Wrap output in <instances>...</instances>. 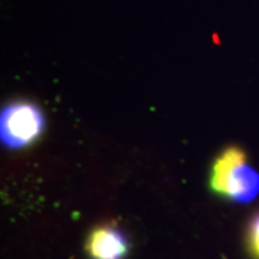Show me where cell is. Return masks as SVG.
<instances>
[{
  "label": "cell",
  "instance_id": "277c9868",
  "mask_svg": "<svg viewBox=\"0 0 259 259\" xmlns=\"http://www.w3.org/2000/svg\"><path fill=\"white\" fill-rule=\"evenodd\" d=\"M248 248L250 255L255 259H259V213L250 221L248 229Z\"/></svg>",
  "mask_w": 259,
  "mask_h": 259
},
{
  "label": "cell",
  "instance_id": "3957f363",
  "mask_svg": "<svg viewBox=\"0 0 259 259\" xmlns=\"http://www.w3.org/2000/svg\"><path fill=\"white\" fill-rule=\"evenodd\" d=\"M128 248L125 233L111 225L98 226L87 241V252L91 259H124Z\"/></svg>",
  "mask_w": 259,
  "mask_h": 259
},
{
  "label": "cell",
  "instance_id": "6da1fadb",
  "mask_svg": "<svg viewBox=\"0 0 259 259\" xmlns=\"http://www.w3.org/2000/svg\"><path fill=\"white\" fill-rule=\"evenodd\" d=\"M210 186L216 193L248 203L259 193V175L246 163V154L241 148L229 147L213 164Z\"/></svg>",
  "mask_w": 259,
  "mask_h": 259
},
{
  "label": "cell",
  "instance_id": "7a4b0ae2",
  "mask_svg": "<svg viewBox=\"0 0 259 259\" xmlns=\"http://www.w3.org/2000/svg\"><path fill=\"white\" fill-rule=\"evenodd\" d=\"M44 127L45 117L33 102H13L0 115V139L9 148L32 144L42 134Z\"/></svg>",
  "mask_w": 259,
  "mask_h": 259
}]
</instances>
